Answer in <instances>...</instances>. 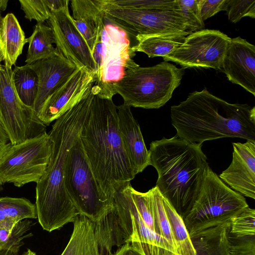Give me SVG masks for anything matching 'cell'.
Wrapping results in <instances>:
<instances>
[{
    "label": "cell",
    "instance_id": "6da1fadb",
    "mask_svg": "<svg viewBox=\"0 0 255 255\" xmlns=\"http://www.w3.org/2000/svg\"><path fill=\"white\" fill-rule=\"evenodd\" d=\"M94 94L92 89L57 119L48 132L51 153L45 171L36 183L35 204L39 223L49 232L73 223L79 214L65 189V163L69 151L79 138Z\"/></svg>",
    "mask_w": 255,
    "mask_h": 255
},
{
    "label": "cell",
    "instance_id": "7a4b0ae2",
    "mask_svg": "<svg viewBox=\"0 0 255 255\" xmlns=\"http://www.w3.org/2000/svg\"><path fill=\"white\" fill-rule=\"evenodd\" d=\"M94 91L80 139L102 195L114 203V193L135 175L121 137L117 106Z\"/></svg>",
    "mask_w": 255,
    "mask_h": 255
},
{
    "label": "cell",
    "instance_id": "3957f363",
    "mask_svg": "<svg viewBox=\"0 0 255 255\" xmlns=\"http://www.w3.org/2000/svg\"><path fill=\"white\" fill-rule=\"evenodd\" d=\"M170 117L176 135L191 143L225 137L255 142V107L229 103L206 88L171 106Z\"/></svg>",
    "mask_w": 255,
    "mask_h": 255
},
{
    "label": "cell",
    "instance_id": "277c9868",
    "mask_svg": "<svg viewBox=\"0 0 255 255\" xmlns=\"http://www.w3.org/2000/svg\"><path fill=\"white\" fill-rule=\"evenodd\" d=\"M202 146L176 135L152 141L148 150L149 165L158 173L155 186L183 219L197 199L209 167Z\"/></svg>",
    "mask_w": 255,
    "mask_h": 255
},
{
    "label": "cell",
    "instance_id": "5b68a950",
    "mask_svg": "<svg viewBox=\"0 0 255 255\" xmlns=\"http://www.w3.org/2000/svg\"><path fill=\"white\" fill-rule=\"evenodd\" d=\"M184 71L183 68L166 61L150 67L138 66L127 70L115 84L114 91L121 96L126 106L158 109L171 99Z\"/></svg>",
    "mask_w": 255,
    "mask_h": 255
},
{
    "label": "cell",
    "instance_id": "8992f818",
    "mask_svg": "<svg viewBox=\"0 0 255 255\" xmlns=\"http://www.w3.org/2000/svg\"><path fill=\"white\" fill-rule=\"evenodd\" d=\"M248 207L244 197L227 185L209 167L197 198L183 220L189 233L230 224Z\"/></svg>",
    "mask_w": 255,
    "mask_h": 255
},
{
    "label": "cell",
    "instance_id": "52a82bcc",
    "mask_svg": "<svg viewBox=\"0 0 255 255\" xmlns=\"http://www.w3.org/2000/svg\"><path fill=\"white\" fill-rule=\"evenodd\" d=\"M65 187L79 214L96 222L112 211L115 203L102 195L79 138L69 151L65 163Z\"/></svg>",
    "mask_w": 255,
    "mask_h": 255
},
{
    "label": "cell",
    "instance_id": "ba28073f",
    "mask_svg": "<svg viewBox=\"0 0 255 255\" xmlns=\"http://www.w3.org/2000/svg\"><path fill=\"white\" fill-rule=\"evenodd\" d=\"M51 148L46 132L16 144L10 142L0 158V185L12 183L21 187L37 183L45 171Z\"/></svg>",
    "mask_w": 255,
    "mask_h": 255
},
{
    "label": "cell",
    "instance_id": "9c48e42d",
    "mask_svg": "<svg viewBox=\"0 0 255 255\" xmlns=\"http://www.w3.org/2000/svg\"><path fill=\"white\" fill-rule=\"evenodd\" d=\"M131 38H133L105 16L101 37L102 63L95 73L93 85L99 97L112 99L115 95V84L123 77L127 70L139 66L132 59L135 52L130 44Z\"/></svg>",
    "mask_w": 255,
    "mask_h": 255
},
{
    "label": "cell",
    "instance_id": "30bf717a",
    "mask_svg": "<svg viewBox=\"0 0 255 255\" xmlns=\"http://www.w3.org/2000/svg\"><path fill=\"white\" fill-rule=\"evenodd\" d=\"M104 10L108 19L135 39L137 34H191L180 9H135L116 6L105 0Z\"/></svg>",
    "mask_w": 255,
    "mask_h": 255
},
{
    "label": "cell",
    "instance_id": "8fae6325",
    "mask_svg": "<svg viewBox=\"0 0 255 255\" xmlns=\"http://www.w3.org/2000/svg\"><path fill=\"white\" fill-rule=\"evenodd\" d=\"M12 68L0 69V120L10 142L16 144L46 132L32 108L20 100L12 81Z\"/></svg>",
    "mask_w": 255,
    "mask_h": 255
},
{
    "label": "cell",
    "instance_id": "7c38bea8",
    "mask_svg": "<svg viewBox=\"0 0 255 255\" xmlns=\"http://www.w3.org/2000/svg\"><path fill=\"white\" fill-rule=\"evenodd\" d=\"M131 186L128 182L114 194L115 209L126 242L141 255H177L168 243L143 222L132 199Z\"/></svg>",
    "mask_w": 255,
    "mask_h": 255
},
{
    "label": "cell",
    "instance_id": "4fadbf2b",
    "mask_svg": "<svg viewBox=\"0 0 255 255\" xmlns=\"http://www.w3.org/2000/svg\"><path fill=\"white\" fill-rule=\"evenodd\" d=\"M231 39L219 30L204 29L187 35L177 49L163 58L164 61L175 62L184 69H221Z\"/></svg>",
    "mask_w": 255,
    "mask_h": 255
},
{
    "label": "cell",
    "instance_id": "5bb4252c",
    "mask_svg": "<svg viewBox=\"0 0 255 255\" xmlns=\"http://www.w3.org/2000/svg\"><path fill=\"white\" fill-rule=\"evenodd\" d=\"M47 22L52 30L58 53L78 68L85 67L96 73L92 54L72 21L69 5L51 12Z\"/></svg>",
    "mask_w": 255,
    "mask_h": 255
},
{
    "label": "cell",
    "instance_id": "9a60e30c",
    "mask_svg": "<svg viewBox=\"0 0 255 255\" xmlns=\"http://www.w3.org/2000/svg\"><path fill=\"white\" fill-rule=\"evenodd\" d=\"M95 73L78 68L43 104L37 115L46 126L56 121L83 99L92 89Z\"/></svg>",
    "mask_w": 255,
    "mask_h": 255
},
{
    "label": "cell",
    "instance_id": "2e32d148",
    "mask_svg": "<svg viewBox=\"0 0 255 255\" xmlns=\"http://www.w3.org/2000/svg\"><path fill=\"white\" fill-rule=\"evenodd\" d=\"M221 70L232 83L255 96V46L241 37L231 38Z\"/></svg>",
    "mask_w": 255,
    "mask_h": 255
},
{
    "label": "cell",
    "instance_id": "e0dca14e",
    "mask_svg": "<svg viewBox=\"0 0 255 255\" xmlns=\"http://www.w3.org/2000/svg\"><path fill=\"white\" fill-rule=\"evenodd\" d=\"M232 160L219 178L231 188L255 199V142L233 143Z\"/></svg>",
    "mask_w": 255,
    "mask_h": 255
},
{
    "label": "cell",
    "instance_id": "ac0fdd59",
    "mask_svg": "<svg viewBox=\"0 0 255 255\" xmlns=\"http://www.w3.org/2000/svg\"><path fill=\"white\" fill-rule=\"evenodd\" d=\"M27 65L38 77V92L33 107L37 116L46 99L63 85L78 68L59 53Z\"/></svg>",
    "mask_w": 255,
    "mask_h": 255
},
{
    "label": "cell",
    "instance_id": "d6986e66",
    "mask_svg": "<svg viewBox=\"0 0 255 255\" xmlns=\"http://www.w3.org/2000/svg\"><path fill=\"white\" fill-rule=\"evenodd\" d=\"M118 126L123 143L134 174L142 172L149 165V153L145 146L138 123L130 107L117 106Z\"/></svg>",
    "mask_w": 255,
    "mask_h": 255
},
{
    "label": "cell",
    "instance_id": "ffe728a7",
    "mask_svg": "<svg viewBox=\"0 0 255 255\" xmlns=\"http://www.w3.org/2000/svg\"><path fill=\"white\" fill-rule=\"evenodd\" d=\"M70 2L72 21L92 54L105 24V0H72Z\"/></svg>",
    "mask_w": 255,
    "mask_h": 255
},
{
    "label": "cell",
    "instance_id": "44dd1931",
    "mask_svg": "<svg viewBox=\"0 0 255 255\" xmlns=\"http://www.w3.org/2000/svg\"><path fill=\"white\" fill-rule=\"evenodd\" d=\"M26 42L25 33L12 13L0 18V49L4 65L9 68L14 65L22 53Z\"/></svg>",
    "mask_w": 255,
    "mask_h": 255
},
{
    "label": "cell",
    "instance_id": "7402d4cb",
    "mask_svg": "<svg viewBox=\"0 0 255 255\" xmlns=\"http://www.w3.org/2000/svg\"><path fill=\"white\" fill-rule=\"evenodd\" d=\"M73 223L74 229L71 238L60 255H103L93 222L78 214Z\"/></svg>",
    "mask_w": 255,
    "mask_h": 255
},
{
    "label": "cell",
    "instance_id": "603a6c76",
    "mask_svg": "<svg viewBox=\"0 0 255 255\" xmlns=\"http://www.w3.org/2000/svg\"><path fill=\"white\" fill-rule=\"evenodd\" d=\"M230 224L189 233L195 255H230Z\"/></svg>",
    "mask_w": 255,
    "mask_h": 255
},
{
    "label": "cell",
    "instance_id": "cb8c5ba5",
    "mask_svg": "<svg viewBox=\"0 0 255 255\" xmlns=\"http://www.w3.org/2000/svg\"><path fill=\"white\" fill-rule=\"evenodd\" d=\"M92 222L103 255H110L114 246L120 247L127 243L115 207L101 219Z\"/></svg>",
    "mask_w": 255,
    "mask_h": 255
},
{
    "label": "cell",
    "instance_id": "d4e9b609",
    "mask_svg": "<svg viewBox=\"0 0 255 255\" xmlns=\"http://www.w3.org/2000/svg\"><path fill=\"white\" fill-rule=\"evenodd\" d=\"M186 36L182 35H142L135 36L132 50L145 53L148 57H165L177 49Z\"/></svg>",
    "mask_w": 255,
    "mask_h": 255
},
{
    "label": "cell",
    "instance_id": "484cf974",
    "mask_svg": "<svg viewBox=\"0 0 255 255\" xmlns=\"http://www.w3.org/2000/svg\"><path fill=\"white\" fill-rule=\"evenodd\" d=\"M37 218L36 205L25 198H0V228L12 229L25 219Z\"/></svg>",
    "mask_w": 255,
    "mask_h": 255
},
{
    "label": "cell",
    "instance_id": "4316f807",
    "mask_svg": "<svg viewBox=\"0 0 255 255\" xmlns=\"http://www.w3.org/2000/svg\"><path fill=\"white\" fill-rule=\"evenodd\" d=\"M26 42L29 45L25 61L26 65L59 53L53 45L55 40L51 28L43 23H37L31 36L26 38Z\"/></svg>",
    "mask_w": 255,
    "mask_h": 255
},
{
    "label": "cell",
    "instance_id": "83f0119b",
    "mask_svg": "<svg viewBox=\"0 0 255 255\" xmlns=\"http://www.w3.org/2000/svg\"><path fill=\"white\" fill-rule=\"evenodd\" d=\"M12 81L20 100L27 107L33 109L38 88V79L35 72L26 64L15 66L12 72Z\"/></svg>",
    "mask_w": 255,
    "mask_h": 255
},
{
    "label": "cell",
    "instance_id": "f1b7e54d",
    "mask_svg": "<svg viewBox=\"0 0 255 255\" xmlns=\"http://www.w3.org/2000/svg\"><path fill=\"white\" fill-rule=\"evenodd\" d=\"M163 204L176 245L178 255H195L189 232L183 219L163 197Z\"/></svg>",
    "mask_w": 255,
    "mask_h": 255
},
{
    "label": "cell",
    "instance_id": "f546056e",
    "mask_svg": "<svg viewBox=\"0 0 255 255\" xmlns=\"http://www.w3.org/2000/svg\"><path fill=\"white\" fill-rule=\"evenodd\" d=\"M150 204L154 219V231L165 239L177 255L176 245L171 231L170 225L163 204V196L155 186L150 189Z\"/></svg>",
    "mask_w": 255,
    "mask_h": 255
},
{
    "label": "cell",
    "instance_id": "4dcf8cb0",
    "mask_svg": "<svg viewBox=\"0 0 255 255\" xmlns=\"http://www.w3.org/2000/svg\"><path fill=\"white\" fill-rule=\"evenodd\" d=\"M32 226V222L25 219L17 223L12 229L6 230L0 228V250H5L17 255L23 240L32 236L27 232Z\"/></svg>",
    "mask_w": 255,
    "mask_h": 255
},
{
    "label": "cell",
    "instance_id": "1f68e13d",
    "mask_svg": "<svg viewBox=\"0 0 255 255\" xmlns=\"http://www.w3.org/2000/svg\"><path fill=\"white\" fill-rule=\"evenodd\" d=\"M228 231L236 237L255 236V210L248 207L234 217Z\"/></svg>",
    "mask_w": 255,
    "mask_h": 255
},
{
    "label": "cell",
    "instance_id": "d6a6232c",
    "mask_svg": "<svg viewBox=\"0 0 255 255\" xmlns=\"http://www.w3.org/2000/svg\"><path fill=\"white\" fill-rule=\"evenodd\" d=\"M113 5L135 9H179L177 0H107Z\"/></svg>",
    "mask_w": 255,
    "mask_h": 255
},
{
    "label": "cell",
    "instance_id": "836d02e7",
    "mask_svg": "<svg viewBox=\"0 0 255 255\" xmlns=\"http://www.w3.org/2000/svg\"><path fill=\"white\" fill-rule=\"evenodd\" d=\"M199 0H177L179 9L188 25V31L192 33L204 29L205 27L199 8Z\"/></svg>",
    "mask_w": 255,
    "mask_h": 255
},
{
    "label": "cell",
    "instance_id": "e575fe53",
    "mask_svg": "<svg viewBox=\"0 0 255 255\" xmlns=\"http://www.w3.org/2000/svg\"><path fill=\"white\" fill-rule=\"evenodd\" d=\"M229 20L233 23L239 22L248 16L255 18V0H227Z\"/></svg>",
    "mask_w": 255,
    "mask_h": 255
},
{
    "label": "cell",
    "instance_id": "d590c367",
    "mask_svg": "<svg viewBox=\"0 0 255 255\" xmlns=\"http://www.w3.org/2000/svg\"><path fill=\"white\" fill-rule=\"evenodd\" d=\"M19 2L25 18L29 20H35L38 23L49 19L51 12L45 0H19Z\"/></svg>",
    "mask_w": 255,
    "mask_h": 255
},
{
    "label": "cell",
    "instance_id": "8d00e7d4",
    "mask_svg": "<svg viewBox=\"0 0 255 255\" xmlns=\"http://www.w3.org/2000/svg\"><path fill=\"white\" fill-rule=\"evenodd\" d=\"M230 255H255V236L236 237L228 231Z\"/></svg>",
    "mask_w": 255,
    "mask_h": 255
},
{
    "label": "cell",
    "instance_id": "74e56055",
    "mask_svg": "<svg viewBox=\"0 0 255 255\" xmlns=\"http://www.w3.org/2000/svg\"><path fill=\"white\" fill-rule=\"evenodd\" d=\"M227 0H199V8L204 21L222 10H226Z\"/></svg>",
    "mask_w": 255,
    "mask_h": 255
},
{
    "label": "cell",
    "instance_id": "f35d334b",
    "mask_svg": "<svg viewBox=\"0 0 255 255\" xmlns=\"http://www.w3.org/2000/svg\"><path fill=\"white\" fill-rule=\"evenodd\" d=\"M50 12L63 9L69 5V0H45Z\"/></svg>",
    "mask_w": 255,
    "mask_h": 255
},
{
    "label": "cell",
    "instance_id": "ab89813d",
    "mask_svg": "<svg viewBox=\"0 0 255 255\" xmlns=\"http://www.w3.org/2000/svg\"><path fill=\"white\" fill-rule=\"evenodd\" d=\"M9 143V137L0 120V158Z\"/></svg>",
    "mask_w": 255,
    "mask_h": 255
},
{
    "label": "cell",
    "instance_id": "60d3db41",
    "mask_svg": "<svg viewBox=\"0 0 255 255\" xmlns=\"http://www.w3.org/2000/svg\"><path fill=\"white\" fill-rule=\"evenodd\" d=\"M110 255H141L138 252L135 250L131 246L130 243H127Z\"/></svg>",
    "mask_w": 255,
    "mask_h": 255
},
{
    "label": "cell",
    "instance_id": "b9f144b4",
    "mask_svg": "<svg viewBox=\"0 0 255 255\" xmlns=\"http://www.w3.org/2000/svg\"><path fill=\"white\" fill-rule=\"evenodd\" d=\"M8 2V0H0V11H4L6 9L7 3Z\"/></svg>",
    "mask_w": 255,
    "mask_h": 255
},
{
    "label": "cell",
    "instance_id": "7bdbcfd3",
    "mask_svg": "<svg viewBox=\"0 0 255 255\" xmlns=\"http://www.w3.org/2000/svg\"><path fill=\"white\" fill-rule=\"evenodd\" d=\"M20 255H37L36 254V253L35 252H34L32 251L31 250H30V249H27V250L25 252L23 253Z\"/></svg>",
    "mask_w": 255,
    "mask_h": 255
},
{
    "label": "cell",
    "instance_id": "ee69618b",
    "mask_svg": "<svg viewBox=\"0 0 255 255\" xmlns=\"http://www.w3.org/2000/svg\"><path fill=\"white\" fill-rule=\"evenodd\" d=\"M0 255H15L13 253L10 251L5 250H0Z\"/></svg>",
    "mask_w": 255,
    "mask_h": 255
},
{
    "label": "cell",
    "instance_id": "f6af8a7d",
    "mask_svg": "<svg viewBox=\"0 0 255 255\" xmlns=\"http://www.w3.org/2000/svg\"><path fill=\"white\" fill-rule=\"evenodd\" d=\"M2 61H4V59H3V55L2 54L1 51L0 49V69L1 65H2V64H1V62Z\"/></svg>",
    "mask_w": 255,
    "mask_h": 255
},
{
    "label": "cell",
    "instance_id": "bcb514c9",
    "mask_svg": "<svg viewBox=\"0 0 255 255\" xmlns=\"http://www.w3.org/2000/svg\"><path fill=\"white\" fill-rule=\"evenodd\" d=\"M1 11H0V18L1 17Z\"/></svg>",
    "mask_w": 255,
    "mask_h": 255
}]
</instances>
